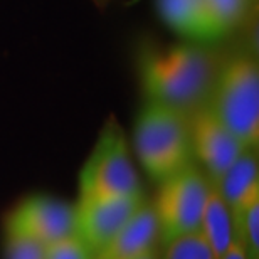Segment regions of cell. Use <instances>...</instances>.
Wrapping results in <instances>:
<instances>
[{"label": "cell", "instance_id": "2e32d148", "mask_svg": "<svg viewBox=\"0 0 259 259\" xmlns=\"http://www.w3.org/2000/svg\"><path fill=\"white\" fill-rule=\"evenodd\" d=\"M44 259H93V252L79 237L72 234L46 246Z\"/></svg>", "mask_w": 259, "mask_h": 259}, {"label": "cell", "instance_id": "5bb4252c", "mask_svg": "<svg viewBox=\"0 0 259 259\" xmlns=\"http://www.w3.org/2000/svg\"><path fill=\"white\" fill-rule=\"evenodd\" d=\"M158 9L162 19L175 32L200 40L204 0H158Z\"/></svg>", "mask_w": 259, "mask_h": 259}, {"label": "cell", "instance_id": "4fadbf2b", "mask_svg": "<svg viewBox=\"0 0 259 259\" xmlns=\"http://www.w3.org/2000/svg\"><path fill=\"white\" fill-rule=\"evenodd\" d=\"M234 237L251 259H259V185L252 187L231 210Z\"/></svg>", "mask_w": 259, "mask_h": 259}, {"label": "cell", "instance_id": "e0dca14e", "mask_svg": "<svg viewBox=\"0 0 259 259\" xmlns=\"http://www.w3.org/2000/svg\"><path fill=\"white\" fill-rule=\"evenodd\" d=\"M46 246L24 237L5 236V259H44Z\"/></svg>", "mask_w": 259, "mask_h": 259}, {"label": "cell", "instance_id": "7c38bea8", "mask_svg": "<svg viewBox=\"0 0 259 259\" xmlns=\"http://www.w3.org/2000/svg\"><path fill=\"white\" fill-rule=\"evenodd\" d=\"M215 185L224 197L229 210H232L252 187L259 185L257 148L242 150Z\"/></svg>", "mask_w": 259, "mask_h": 259}, {"label": "cell", "instance_id": "9c48e42d", "mask_svg": "<svg viewBox=\"0 0 259 259\" xmlns=\"http://www.w3.org/2000/svg\"><path fill=\"white\" fill-rule=\"evenodd\" d=\"M158 241V224L152 202L145 200L128 224L96 252L93 259H133L155 247Z\"/></svg>", "mask_w": 259, "mask_h": 259}, {"label": "cell", "instance_id": "6da1fadb", "mask_svg": "<svg viewBox=\"0 0 259 259\" xmlns=\"http://www.w3.org/2000/svg\"><path fill=\"white\" fill-rule=\"evenodd\" d=\"M221 63L214 51L194 44L145 48L138 59L145 98L189 115L209 100Z\"/></svg>", "mask_w": 259, "mask_h": 259}, {"label": "cell", "instance_id": "277c9868", "mask_svg": "<svg viewBox=\"0 0 259 259\" xmlns=\"http://www.w3.org/2000/svg\"><path fill=\"white\" fill-rule=\"evenodd\" d=\"M142 192L123 128L108 121L79 174V199H106Z\"/></svg>", "mask_w": 259, "mask_h": 259}, {"label": "cell", "instance_id": "7a4b0ae2", "mask_svg": "<svg viewBox=\"0 0 259 259\" xmlns=\"http://www.w3.org/2000/svg\"><path fill=\"white\" fill-rule=\"evenodd\" d=\"M133 147L150 179L157 182L168 179L194 163L189 115L147 101L135 121Z\"/></svg>", "mask_w": 259, "mask_h": 259}, {"label": "cell", "instance_id": "30bf717a", "mask_svg": "<svg viewBox=\"0 0 259 259\" xmlns=\"http://www.w3.org/2000/svg\"><path fill=\"white\" fill-rule=\"evenodd\" d=\"M256 0H204L200 40H217L236 32L249 19Z\"/></svg>", "mask_w": 259, "mask_h": 259}, {"label": "cell", "instance_id": "5b68a950", "mask_svg": "<svg viewBox=\"0 0 259 259\" xmlns=\"http://www.w3.org/2000/svg\"><path fill=\"white\" fill-rule=\"evenodd\" d=\"M210 180L194 163L160 182V190L152 202L162 244L200 229Z\"/></svg>", "mask_w": 259, "mask_h": 259}, {"label": "cell", "instance_id": "3957f363", "mask_svg": "<svg viewBox=\"0 0 259 259\" xmlns=\"http://www.w3.org/2000/svg\"><path fill=\"white\" fill-rule=\"evenodd\" d=\"M207 106L244 148L259 145V66L251 53L222 61Z\"/></svg>", "mask_w": 259, "mask_h": 259}, {"label": "cell", "instance_id": "ac0fdd59", "mask_svg": "<svg viewBox=\"0 0 259 259\" xmlns=\"http://www.w3.org/2000/svg\"><path fill=\"white\" fill-rule=\"evenodd\" d=\"M219 259H251L247 251L244 249V246L241 244L237 237H232L229 247L226 249V252Z\"/></svg>", "mask_w": 259, "mask_h": 259}, {"label": "cell", "instance_id": "9a60e30c", "mask_svg": "<svg viewBox=\"0 0 259 259\" xmlns=\"http://www.w3.org/2000/svg\"><path fill=\"white\" fill-rule=\"evenodd\" d=\"M163 259H215L209 242L200 234V231L177 237L163 244Z\"/></svg>", "mask_w": 259, "mask_h": 259}, {"label": "cell", "instance_id": "d6986e66", "mask_svg": "<svg viewBox=\"0 0 259 259\" xmlns=\"http://www.w3.org/2000/svg\"><path fill=\"white\" fill-rule=\"evenodd\" d=\"M133 259H158L157 257V247H152V249L142 252V254H138L137 257H133Z\"/></svg>", "mask_w": 259, "mask_h": 259}, {"label": "cell", "instance_id": "8992f818", "mask_svg": "<svg viewBox=\"0 0 259 259\" xmlns=\"http://www.w3.org/2000/svg\"><path fill=\"white\" fill-rule=\"evenodd\" d=\"M74 234V205L51 195H30L5 217V236L49 246Z\"/></svg>", "mask_w": 259, "mask_h": 259}, {"label": "cell", "instance_id": "8fae6325", "mask_svg": "<svg viewBox=\"0 0 259 259\" xmlns=\"http://www.w3.org/2000/svg\"><path fill=\"white\" fill-rule=\"evenodd\" d=\"M199 231L205 237V241L209 242L215 259H219L224 254L232 237H234L231 210L214 182H210L204 210H202Z\"/></svg>", "mask_w": 259, "mask_h": 259}, {"label": "cell", "instance_id": "52a82bcc", "mask_svg": "<svg viewBox=\"0 0 259 259\" xmlns=\"http://www.w3.org/2000/svg\"><path fill=\"white\" fill-rule=\"evenodd\" d=\"M145 200L143 192L106 199H79L74 205V236L95 256L128 224Z\"/></svg>", "mask_w": 259, "mask_h": 259}, {"label": "cell", "instance_id": "ba28073f", "mask_svg": "<svg viewBox=\"0 0 259 259\" xmlns=\"http://www.w3.org/2000/svg\"><path fill=\"white\" fill-rule=\"evenodd\" d=\"M189 130L194 160H199L210 182H219L244 147L222 125L207 103L189 113Z\"/></svg>", "mask_w": 259, "mask_h": 259}]
</instances>
